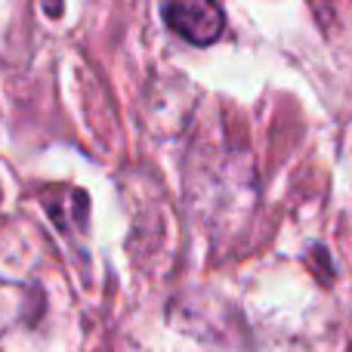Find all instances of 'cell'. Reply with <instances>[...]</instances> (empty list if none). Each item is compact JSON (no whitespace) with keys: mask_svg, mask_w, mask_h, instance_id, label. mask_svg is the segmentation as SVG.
Returning a JSON list of instances; mask_svg holds the SVG:
<instances>
[{"mask_svg":"<svg viewBox=\"0 0 352 352\" xmlns=\"http://www.w3.org/2000/svg\"><path fill=\"white\" fill-rule=\"evenodd\" d=\"M161 16L173 34L195 47L219 41L226 31V16L217 0H161Z\"/></svg>","mask_w":352,"mask_h":352,"instance_id":"1","label":"cell"},{"mask_svg":"<svg viewBox=\"0 0 352 352\" xmlns=\"http://www.w3.org/2000/svg\"><path fill=\"white\" fill-rule=\"evenodd\" d=\"M47 12H56V16H59V12H62V3H59V0H47Z\"/></svg>","mask_w":352,"mask_h":352,"instance_id":"2","label":"cell"},{"mask_svg":"<svg viewBox=\"0 0 352 352\" xmlns=\"http://www.w3.org/2000/svg\"><path fill=\"white\" fill-rule=\"evenodd\" d=\"M346 352H352V343H349V349H346Z\"/></svg>","mask_w":352,"mask_h":352,"instance_id":"3","label":"cell"}]
</instances>
